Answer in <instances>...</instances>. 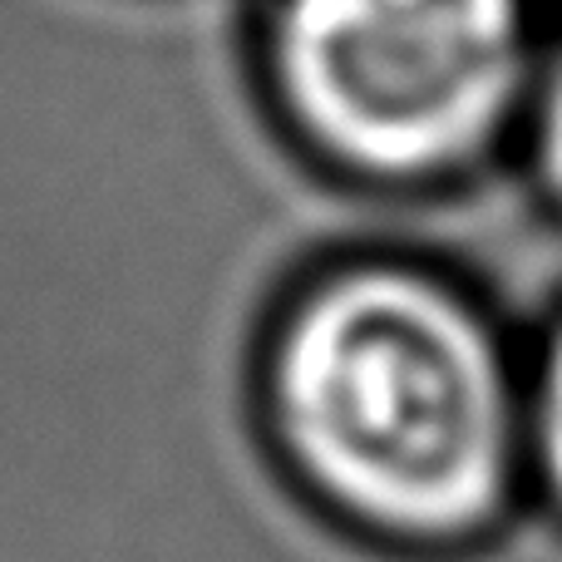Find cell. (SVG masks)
<instances>
[{"label": "cell", "instance_id": "cell-1", "mask_svg": "<svg viewBox=\"0 0 562 562\" xmlns=\"http://www.w3.org/2000/svg\"><path fill=\"white\" fill-rule=\"evenodd\" d=\"M277 415L340 508L405 533H459L504 494L508 395L474 311L415 272L336 277L277 356Z\"/></svg>", "mask_w": 562, "mask_h": 562}, {"label": "cell", "instance_id": "cell-2", "mask_svg": "<svg viewBox=\"0 0 562 562\" xmlns=\"http://www.w3.org/2000/svg\"><path fill=\"white\" fill-rule=\"evenodd\" d=\"M267 55L326 158L425 178L498 134L524 79V0H267Z\"/></svg>", "mask_w": 562, "mask_h": 562}, {"label": "cell", "instance_id": "cell-3", "mask_svg": "<svg viewBox=\"0 0 562 562\" xmlns=\"http://www.w3.org/2000/svg\"><path fill=\"white\" fill-rule=\"evenodd\" d=\"M538 154H543V173L562 198V45L553 55V69L543 79V119H538Z\"/></svg>", "mask_w": 562, "mask_h": 562}, {"label": "cell", "instance_id": "cell-4", "mask_svg": "<svg viewBox=\"0 0 562 562\" xmlns=\"http://www.w3.org/2000/svg\"><path fill=\"white\" fill-rule=\"evenodd\" d=\"M543 459L562 488V336H558V350L548 360V380H543Z\"/></svg>", "mask_w": 562, "mask_h": 562}]
</instances>
